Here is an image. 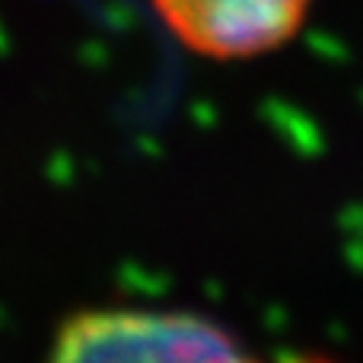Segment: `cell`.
Returning <instances> with one entry per match:
<instances>
[{
  "instance_id": "1",
  "label": "cell",
  "mask_w": 363,
  "mask_h": 363,
  "mask_svg": "<svg viewBox=\"0 0 363 363\" xmlns=\"http://www.w3.org/2000/svg\"><path fill=\"white\" fill-rule=\"evenodd\" d=\"M48 363H268L223 325L169 309H89L61 325ZM281 363H328L294 357Z\"/></svg>"
},
{
  "instance_id": "2",
  "label": "cell",
  "mask_w": 363,
  "mask_h": 363,
  "mask_svg": "<svg viewBox=\"0 0 363 363\" xmlns=\"http://www.w3.org/2000/svg\"><path fill=\"white\" fill-rule=\"evenodd\" d=\"M315 0H150L172 38L204 61H255L290 45Z\"/></svg>"
}]
</instances>
